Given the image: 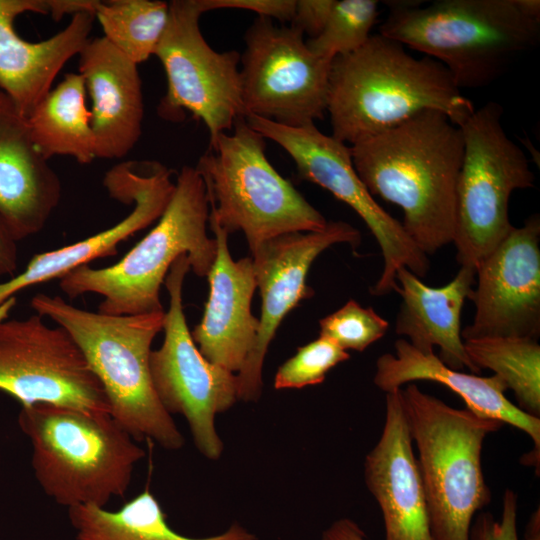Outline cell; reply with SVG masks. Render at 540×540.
I'll return each mask as SVG.
<instances>
[{
	"label": "cell",
	"instance_id": "cell-10",
	"mask_svg": "<svg viewBox=\"0 0 540 540\" xmlns=\"http://www.w3.org/2000/svg\"><path fill=\"white\" fill-rule=\"evenodd\" d=\"M190 270L188 256L182 254L164 280L169 308L164 313L163 343L150 353V373L164 409L170 415H182L198 451L217 460L224 444L215 418L238 400L237 375L205 359L193 341L182 301L184 279Z\"/></svg>",
	"mask_w": 540,
	"mask_h": 540
},
{
	"label": "cell",
	"instance_id": "cell-13",
	"mask_svg": "<svg viewBox=\"0 0 540 540\" xmlns=\"http://www.w3.org/2000/svg\"><path fill=\"white\" fill-rule=\"evenodd\" d=\"M15 302L0 307V390L21 407L46 403L110 413L101 383L67 331L39 314L6 320Z\"/></svg>",
	"mask_w": 540,
	"mask_h": 540
},
{
	"label": "cell",
	"instance_id": "cell-11",
	"mask_svg": "<svg viewBox=\"0 0 540 540\" xmlns=\"http://www.w3.org/2000/svg\"><path fill=\"white\" fill-rule=\"evenodd\" d=\"M201 0L169 2L166 30L154 53L163 65L167 92L158 113L181 120L189 111L209 132L210 143L233 129L245 117L240 76V54L218 52L204 39L200 16Z\"/></svg>",
	"mask_w": 540,
	"mask_h": 540
},
{
	"label": "cell",
	"instance_id": "cell-20",
	"mask_svg": "<svg viewBox=\"0 0 540 540\" xmlns=\"http://www.w3.org/2000/svg\"><path fill=\"white\" fill-rule=\"evenodd\" d=\"M217 254L207 275L209 297L202 319L191 332L200 353L212 364L238 373L257 338L259 318L251 313L256 289L250 257L234 260L228 233L209 217Z\"/></svg>",
	"mask_w": 540,
	"mask_h": 540
},
{
	"label": "cell",
	"instance_id": "cell-30",
	"mask_svg": "<svg viewBox=\"0 0 540 540\" xmlns=\"http://www.w3.org/2000/svg\"><path fill=\"white\" fill-rule=\"evenodd\" d=\"M319 328V336L332 340L343 350L362 352L386 334L389 323L373 308H364L350 299L340 309L320 319Z\"/></svg>",
	"mask_w": 540,
	"mask_h": 540
},
{
	"label": "cell",
	"instance_id": "cell-32",
	"mask_svg": "<svg viewBox=\"0 0 540 540\" xmlns=\"http://www.w3.org/2000/svg\"><path fill=\"white\" fill-rule=\"evenodd\" d=\"M517 508V494L511 489H506L500 520H496L490 512L479 513L473 519L469 540H519L516 524Z\"/></svg>",
	"mask_w": 540,
	"mask_h": 540
},
{
	"label": "cell",
	"instance_id": "cell-34",
	"mask_svg": "<svg viewBox=\"0 0 540 540\" xmlns=\"http://www.w3.org/2000/svg\"><path fill=\"white\" fill-rule=\"evenodd\" d=\"M334 0H298L291 26L308 34L318 36L323 30Z\"/></svg>",
	"mask_w": 540,
	"mask_h": 540
},
{
	"label": "cell",
	"instance_id": "cell-37",
	"mask_svg": "<svg viewBox=\"0 0 540 540\" xmlns=\"http://www.w3.org/2000/svg\"><path fill=\"white\" fill-rule=\"evenodd\" d=\"M98 2L95 0H49V14L54 20H59L65 14L73 15L82 11L94 13Z\"/></svg>",
	"mask_w": 540,
	"mask_h": 540
},
{
	"label": "cell",
	"instance_id": "cell-29",
	"mask_svg": "<svg viewBox=\"0 0 540 540\" xmlns=\"http://www.w3.org/2000/svg\"><path fill=\"white\" fill-rule=\"evenodd\" d=\"M378 16L376 0H334L323 30L306 44L316 55L332 61L364 45Z\"/></svg>",
	"mask_w": 540,
	"mask_h": 540
},
{
	"label": "cell",
	"instance_id": "cell-33",
	"mask_svg": "<svg viewBox=\"0 0 540 540\" xmlns=\"http://www.w3.org/2000/svg\"><path fill=\"white\" fill-rule=\"evenodd\" d=\"M204 12L215 9L233 8L250 10L259 17L291 22L295 12L294 0H201Z\"/></svg>",
	"mask_w": 540,
	"mask_h": 540
},
{
	"label": "cell",
	"instance_id": "cell-15",
	"mask_svg": "<svg viewBox=\"0 0 540 540\" xmlns=\"http://www.w3.org/2000/svg\"><path fill=\"white\" fill-rule=\"evenodd\" d=\"M360 242V232L349 223L328 221L322 230L283 234L251 251L261 315L255 345L236 374L238 400L255 402L261 397L265 355L281 321L314 294L306 284L314 260L332 245L347 243L355 251Z\"/></svg>",
	"mask_w": 540,
	"mask_h": 540
},
{
	"label": "cell",
	"instance_id": "cell-36",
	"mask_svg": "<svg viewBox=\"0 0 540 540\" xmlns=\"http://www.w3.org/2000/svg\"><path fill=\"white\" fill-rule=\"evenodd\" d=\"M320 540H367L361 527L350 518L333 521L323 532Z\"/></svg>",
	"mask_w": 540,
	"mask_h": 540
},
{
	"label": "cell",
	"instance_id": "cell-18",
	"mask_svg": "<svg viewBox=\"0 0 540 540\" xmlns=\"http://www.w3.org/2000/svg\"><path fill=\"white\" fill-rule=\"evenodd\" d=\"M385 407L381 436L364 463L367 489L382 513L384 540H432L401 389L386 393Z\"/></svg>",
	"mask_w": 540,
	"mask_h": 540
},
{
	"label": "cell",
	"instance_id": "cell-23",
	"mask_svg": "<svg viewBox=\"0 0 540 540\" xmlns=\"http://www.w3.org/2000/svg\"><path fill=\"white\" fill-rule=\"evenodd\" d=\"M394 348V355L385 353L376 361L373 382L380 390L389 393L421 380L442 384L456 393L466 408L476 415L498 420L526 433L534 448L524 457L529 463H539L540 418L523 412L507 399L504 393L508 389L499 376L481 377L452 369L434 352L421 353L404 338L396 340Z\"/></svg>",
	"mask_w": 540,
	"mask_h": 540
},
{
	"label": "cell",
	"instance_id": "cell-25",
	"mask_svg": "<svg viewBox=\"0 0 540 540\" xmlns=\"http://www.w3.org/2000/svg\"><path fill=\"white\" fill-rule=\"evenodd\" d=\"M77 540H256L254 533L238 522L207 537H189L167 522L160 503L145 489L121 508L82 505L68 509Z\"/></svg>",
	"mask_w": 540,
	"mask_h": 540
},
{
	"label": "cell",
	"instance_id": "cell-1",
	"mask_svg": "<svg viewBox=\"0 0 540 540\" xmlns=\"http://www.w3.org/2000/svg\"><path fill=\"white\" fill-rule=\"evenodd\" d=\"M349 148L369 193L402 209L404 230L425 255L453 242L464 142L447 115L421 111Z\"/></svg>",
	"mask_w": 540,
	"mask_h": 540
},
{
	"label": "cell",
	"instance_id": "cell-12",
	"mask_svg": "<svg viewBox=\"0 0 540 540\" xmlns=\"http://www.w3.org/2000/svg\"><path fill=\"white\" fill-rule=\"evenodd\" d=\"M248 125L280 145L295 162L301 179L312 182L350 206L364 221L377 241L383 269L371 294L382 296L397 288L396 273L406 267L419 278L426 276L429 260L411 240L400 221L384 210L360 180L351 159L349 145L322 133L315 123L286 126L254 115L245 116Z\"/></svg>",
	"mask_w": 540,
	"mask_h": 540
},
{
	"label": "cell",
	"instance_id": "cell-28",
	"mask_svg": "<svg viewBox=\"0 0 540 540\" xmlns=\"http://www.w3.org/2000/svg\"><path fill=\"white\" fill-rule=\"evenodd\" d=\"M95 19L104 36L135 64L154 55L166 30L169 3L152 0L99 1Z\"/></svg>",
	"mask_w": 540,
	"mask_h": 540
},
{
	"label": "cell",
	"instance_id": "cell-3",
	"mask_svg": "<svg viewBox=\"0 0 540 540\" xmlns=\"http://www.w3.org/2000/svg\"><path fill=\"white\" fill-rule=\"evenodd\" d=\"M385 1L379 34L441 65L461 89L496 81L540 40L539 0Z\"/></svg>",
	"mask_w": 540,
	"mask_h": 540
},
{
	"label": "cell",
	"instance_id": "cell-35",
	"mask_svg": "<svg viewBox=\"0 0 540 540\" xmlns=\"http://www.w3.org/2000/svg\"><path fill=\"white\" fill-rule=\"evenodd\" d=\"M17 265V241L0 218V276H14Z\"/></svg>",
	"mask_w": 540,
	"mask_h": 540
},
{
	"label": "cell",
	"instance_id": "cell-27",
	"mask_svg": "<svg viewBox=\"0 0 540 540\" xmlns=\"http://www.w3.org/2000/svg\"><path fill=\"white\" fill-rule=\"evenodd\" d=\"M472 364L489 369L511 389L517 407L540 418V345L524 337H483L463 340Z\"/></svg>",
	"mask_w": 540,
	"mask_h": 540
},
{
	"label": "cell",
	"instance_id": "cell-17",
	"mask_svg": "<svg viewBox=\"0 0 540 540\" xmlns=\"http://www.w3.org/2000/svg\"><path fill=\"white\" fill-rule=\"evenodd\" d=\"M171 175L166 166L155 161H125L113 166L106 172L103 185L110 197L133 204L132 211L97 234L34 255L18 275L0 282V307L23 289L61 279L97 258L117 254L121 242L160 218L175 189Z\"/></svg>",
	"mask_w": 540,
	"mask_h": 540
},
{
	"label": "cell",
	"instance_id": "cell-21",
	"mask_svg": "<svg viewBox=\"0 0 540 540\" xmlns=\"http://www.w3.org/2000/svg\"><path fill=\"white\" fill-rule=\"evenodd\" d=\"M61 181L36 147L27 118L0 93V218L18 242L44 229Z\"/></svg>",
	"mask_w": 540,
	"mask_h": 540
},
{
	"label": "cell",
	"instance_id": "cell-14",
	"mask_svg": "<svg viewBox=\"0 0 540 540\" xmlns=\"http://www.w3.org/2000/svg\"><path fill=\"white\" fill-rule=\"evenodd\" d=\"M292 27L258 17L245 34L240 55L245 116L282 125L315 123L326 113L332 61L313 53Z\"/></svg>",
	"mask_w": 540,
	"mask_h": 540
},
{
	"label": "cell",
	"instance_id": "cell-5",
	"mask_svg": "<svg viewBox=\"0 0 540 540\" xmlns=\"http://www.w3.org/2000/svg\"><path fill=\"white\" fill-rule=\"evenodd\" d=\"M18 424L31 442L38 484L68 509L124 497L145 456L110 413L37 403L21 407Z\"/></svg>",
	"mask_w": 540,
	"mask_h": 540
},
{
	"label": "cell",
	"instance_id": "cell-26",
	"mask_svg": "<svg viewBox=\"0 0 540 540\" xmlns=\"http://www.w3.org/2000/svg\"><path fill=\"white\" fill-rule=\"evenodd\" d=\"M86 92L82 76L69 73L27 118L32 139L46 159L65 155L89 164L96 158Z\"/></svg>",
	"mask_w": 540,
	"mask_h": 540
},
{
	"label": "cell",
	"instance_id": "cell-9",
	"mask_svg": "<svg viewBox=\"0 0 540 540\" xmlns=\"http://www.w3.org/2000/svg\"><path fill=\"white\" fill-rule=\"evenodd\" d=\"M503 112L489 101L459 126L464 151L452 243L457 262L474 270L514 228L508 209L512 193L535 184L525 152L502 126Z\"/></svg>",
	"mask_w": 540,
	"mask_h": 540
},
{
	"label": "cell",
	"instance_id": "cell-7",
	"mask_svg": "<svg viewBox=\"0 0 540 540\" xmlns=\"http://www.w3.org/2000/svg\"><path fill=\"white\" fill-rule=\"evenodd\" d=\"M401 399L417 449L431 538L469 540L476 512L491 502L483 443L503 423L456 409L415 383L401 388Z\"/></svg>",
	"mask_w": 540,
	"mask_h": 540
},
{
	"label": "cell",
	"instance_id": "cell-8",
	"mask_svg": "<svg viewBox=\"0 0 540 540\" xmlns=\"http://www.w3.org/2000/svg\"><path fill=\"white\" fill-rule=\"evenodd\" d=\"M265 138L239 118L219 135L195 168L205 183L209 217L228 234L241 231L250 251L274 237L319 231L328 221L279 174Z\"/></svg>",
	"mask_w": 540,
	"mask_h": 540
},
{
	"label": "cell",
	"instance_id": "cell-39",
	"mask_svg": "<svg viewBox=\"0 0 540 540\" xmlns=\"http://www.w3.org/2000/svg\"><path fill=\"white\" fill-rule=\"evenodd\" d=\"M0 93H1V90H0Z\"/></svg>",
	"mask_w": 540,
	"mask_h": 540
},
{
	"label": "cell",
	"instance_id": "cell-6",
	"mask_svg": "<svg viewBox=\"0 0 540 540\" xmlns=\"http://www.w3.org/2000/svg\"><path fill=\"white\" fill-rule=\"evenodd\" d=\"M209 202L205 183L195 167L183 166L175 189L156 226L121 260L104 267L82 265L59 279L70 299L87 293L103 297L98 312L137 315L164 311L160 287L173 262L188 256L190 268L207 277L217 254L207 234Z\"/></svg>",
	"mask_w": 540,
	"mask_h": 540
},
{
	"label": "cell",
	"instance_id": "cell-19",
	"mask_svg": "<svg viewBox=\"0 0 540 540\" xmlns=\"http://www.w3.org/2000/svg\"><path fill=\"white\" fill-rule=\"evenodd\" d=\"M26 12L49 14V0H0V90L28 118L63 66L89 41L95 15L75 13L62 31L29 42L14 28L16 17Z\"/></svg>",
	"mask_w": 540,
	"mask_h": 540
},
{
	"label": "cell",
	"instance_id": "cell-38",
	"mask_svg": "<svg viewBox=\"0 0 540 540\" xmlns=\"http://www.w3.org/2000/svg\"><path fill=\"white\" fill-rule=\"evenodd\" d=\"M524 540H540L539 507L531 514L524 532Z\"/></svg>",
	"mask_w": 540,
	"mask_h": 540
},
{
	"label": "cell",
	"instance_id": "cell-24",
	"mask_svg": "<svg viewBox=\"0 0 540 540\" xmlns=\"http://www.w3.org/2000/svg\"><path fill=\"white\" fill-rule=\"evenodd\" d=\"M476 271L461 266L455 277L441 287L425 284L406 267L396 273L397 289L402 298L396 317L395 332L424 354L439 347L438 358L448 367L473 374L480 371L470 361L461 336V312L475 285Z\"/></svg>",
	"mask_w": 540,
	"mask_h": 540
},
{
	"label": "cell",
	"instance_id": "cell-22",
	"mask_svg": "<svg viewBox=\"0 0 540 540\" xmlns=\"http://www.w3.org/2000/svg\"><path fill=\"white\" fill-rule=\"evenodd\" d=\"M79 74L92 101L96 158H123L142 133L144 104L138 65L105 37H97L89 39L79 54Z\"/></svg>",
	"mask_w": 540,
	"mask_h": 540
},
{
	"label": "cell",
	"instance_id": "cell-16",
	"mask_svg": "<svg viewBox=\"0 0 540 540\" xmlns=\"http://www.w3.org/2000/svg\"><path fill=\"white\" fill-rule=\"evenodd\" d=\"M468 299L475 305L463 340L540 335V218L531 215L476 267Z\"/></svg>",
	"mask_w": 540,
	"mask_h": 540
},
{
	"label": "cell",
	"instance_id": "cell-4",
	"mask_svg": "<svg viewBox=\"0 0 540 540\" xmlns=\"http://www.w3.org/2000/svg\"><path fill=\"white\" fill-rule=\"evenodd\" d=\"M31 306L71 336L101 383L111 416L135 441L152 440L168 450L184 446V437L162 406L150 373L151 345L163 329L165 311L102 314L44 293L33 296Z\"/></svg>",
	"mask_w": 540,
	"mask_h": 540
},
{
	"label": "cell",
	"instance_id": "cell-31",
	"mask_svg": "<svg viewBox=\"0 0 540 540\" xmlns=\"http://www.w3.org/2000/svg\"><path fill=\"white\" fill-rule=\"evenodd\" d=\"M349 358L347 351L332 340L319 336L299 347L296 354L278 368L274 387L278 390L299 389L320 384L332 368Z\"/></svg>",
	"mask_w": 540,
	"mask_h": 540
},
{
	"label": "cell",
	"instance_id": "cell-2",
	"mask_svg": "<svg viewBox=\"0 0 540 540\" xmlns=\"http://www.w3.org/2000/svg\"><path fill=\"white\" fill-rule=\"evenodd\" d=\"M475 109L443 65L416 58L379 33L331 63L326 109L331 136L349 146L424 110L442 112L460 126Z\"/></svg>",
	"mask_w": 540,
	"mask_h": 540
}]
</instances>
